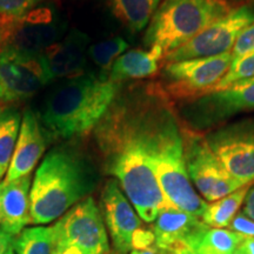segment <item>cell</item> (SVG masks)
Segmentation results:
<instances>
[{
	"mask_svg": "<svg viewBox=\"0 0 254 254\" xmlns=\"http://www.w3.org/2000/svg\"><path fill=\"white\" fill-rule=\"evenodd\" d=\"M161 86L148 84L118 93L94 128L106 172L116 178L141 220L153 222L174 208L165 198L151 164V140L161 101Z\"/></svg>",
	"mask_w": 254,
	"mask_h": 254,
	"instance_id": "1",
	"label": "cell"
},
{
	"mask_svg": "<svg viewBox=\"0 0 254 254\" xmlns=\"http://www.w3.org/2000/svg\"><path fill=\"white\" fill-rule=\"evenodd\" d=\"M97 185L88 159L72 145H62L46 154L31 185V224L47 225L87 198Z\"/></svg>",
	"mask_w": 254,
	"mask_h": 254,
	"instance_id": "2",
	"label": "cell"
},
{
	"mask_svg": "<svg viewBox=\"0 0 254 254\" xmlns=\"http://www.w3.org/2000/svg\"><path fill=\"white\" fill-rule=\"evenodd\" d=\"M122 84L94 74H79L60 82L44 101L40 120L46 132L62 139L85 135L109 111Z\"/></svg>",
	"mask_w": 254,
	"mask_h": 254,
	"instance_id": "3",
	"label": "cell"
},
{
	"mask_svg": "<svg viewBox=\"0 0 254 254\" xmlns=\"http://www.w3.org/2000/svg\"><path fill=\"white\" fill-rule=\"evenodd\" d=\"M150 155L155 178L167 201L174 208L201 218L207 202L190 180L184 154L183 128L167 95L159 107Z\"/></svg>",
	"mask_w": 254,
	"mask_h": 254,
	"instance_id": "4",
	"label": "cell"
},
{
	"mask_svg": "<svg viewBox=\"0 0 254 254\" xmlns=\"http://www.w3.org/2000/svg\"><path fill=\"white\" fill-rule=\"evenodd\" d=\"M232 9L228 0H163L146 30L145 45L166 56Z\"/></svg>",
	"mask_w": 254,
	"mask_h": 254,
	"instance_id": "5",
	"label": "cell"
},
{
	"mask_svg": "<svg viewBox=\"0 0 254 254\" xmlns=\"http://www.w3.org/2000/svg\"><path fill=\"white\" fill-rule=\"evenodd\" d=\"M53 228L52 254H106L111 251L103 214L92 196L68 209Z\"/></svg>",
	"mask_w": 254,
	"mask_h": 254,
	"instance_id": "6",
	"label": "cell"
},
{
	"mask_svg": "<svg viewBox=\"0 0 254 254\" xmlns=\"http://www.w3.org/2000/svg\"><path fill=\"white\" fill-rule=\"evenodd\" d=\"M250 111H254V78L186 100L179 112L187 128L202 133Z\"/></svg>",
	"mask_w": 254,
	"mask_h": 254,
	"instance_id": "7",
	"label": "cell"
},
{
	"mask_svg": "<svg viewBox=\"0 0 254 254\" xmlns=\"http://www.w3.org/2000/svg\"><path fill=\"white\" fill-rule=\"evenodd\" d=\"M183 139L187 173L193 187L205 201L213 202L245 186L225 170L209 148L204 133L184 127Z\"/></svg>",
	"mask_w": 254,
	"mask_h": 254,
	"instance_id": "8",
	"label": "cell"
},
{
	"mask_svg": "<svg viewBox=\"0 0 254 254\" xmlns=\"http://www.w3.org/2000/svg\"><path fill=\"white\" fill-rule=\"evenodd\" d=\"M231 53L166 63L163 68L164 84L160 85L167 97L189 100L208 93L217 86L230 68Z\"/></svg>",
	"mask_w": 254,
	"mask_h": 254,
	"instance_id": "9",
	"label": "cell"
},
{
	"mask_svg": "<svg viewBox=\"0 0 254 254\" xmlns=\"http://www.w3.org/2000/svg\"><path fill=\"white\" fill-rule=\"evenodd\" d=\"M225 170L241 185L254 183V118L233 122L205 134Z\"/></svg>",
	"mask_w": 254,
	"mask_h": 254,
	"instance_id": "10",
	"label": "cell"
},
{
	"mask_svg": "<svg viewBox=\"0 0 254 254\" xmlns=\"http://www.w3.org/2000/svg\"><path fill=\"white\" fill-rule=\"evenodd\" d=\"M253 23L254 4H245L233 8L226 15L200 32L193 39L167 53L163 62L166 64L231 53L239 34Z\"/></svg>",
	"mask_w": 254,
	"mask_h": 254,
	"instance_id": "11",
	"label": "cell"
},
{
	"mask_svg": "<svg viewBox=\"0 0 254 254\" xmlns=\"http://www.w3.org/2000/svg\"><path fill=\"white\" fill-rule=\"evenodd\" d=\"M52 81L40 53L0 50V105H15L33 97Z\"/></svg>",
	"mask_w": 254,
	"mask_h": 254,
	"instance_id": "12",
	"label": "cell"
},
{
	"mask_svg": "<svg viewBox=\"0 0 254 254\" xmlns=\"http://www.w3.org/2000/svg\"><path fill=\"white\" fill-rule=\"evenodd\" d=\"M100 211L114 251L122 254L131 252L132 237L142 227V222L116 179L105 184L100 196Z\"/></svg>",
	"mask_w": 254,
	"mask_h": 254,
	"instance_id": "13",
	"label": "cell"
},
{
	"mask_svg": "<svg viewBox=\"0 0 254 254\" xmlns=\"http://www.w3.org/2000/svg\"><path fill=\"white\" fill-rule=\"evenodd\" d=\"M63 36V28L49 17L36 18L0 17V50L14 49L40 53L57 43Z\"/></svg>",
	"mask_w": 254,
	"mask_h": 254,
	"instance_id": "14",
	"label": "cell"
},
{
	"mask_svg": "<svg viewBox=\"0 0 254 254\" xmlns=\"http://www.w3.org/2000/svg\"><path fill=\"white\" fill-rule=\"evenodd\" d=\"M207 225L195 215L178 208H167L160 212L153 221L155 246L170 251L189 249L194 251L208 230Z\"/></svg>",
	"mask_w": 254,
	"mask_h": 254,
	"instance_id": "15",
	"label": "cell"
},
{
	"mask_svg": "<svg viewBox=\"0 0 254 254\" xmlns=\"http://www.w3.org/2000/svg\"><path fill=\"white\" fill-rule=\"evenodd\" d=\"M46 145L47 132L40 117L31 109H27L23 114L20 133L5 180L12 182L31 176L33 168L43 157Z\"/></svg>",
	"mask_w": 254,
	"mask_h": 254,
	"instance_id": "16",
	"label": "cell"
},
{
	"mask_svg": "<svg viewBox=\"0 0 254 254\" xmlns=\"http://www.w3.org/2000/svg\"><path fill=\"white\" fill-rule=\"evenodd\" d=\"M88 44L90 38L87 34L74 30L44 50L41 56L51 79L72 78L81 74L90 47Z\"/></svg>",
	"mask_w": 254,
	"mask_h": 254,
	"instance_id": "17",
	"label": "cell"
},
{
	"mask_svg": "<svg viewBox=\"0 0 254 254\" xmlns=\"http://www.w3.org/2000/svg\"><path fill=\"white\" fill-rule=\"evenodd\" d=\"M31 176L0 182V230L17 237L31 224Z\"/></svg>",
	"mask_w": 254,
	"mask_h": 254,
	"instance_id": "18",
	"label": "cell"
},
{
	"mask_svg": "<svg viewBox=\"0 0 254 254\" xmlns=\"http://www.w3.org/2000/svg\"><path fill=\"white\" fill-rule=\"evenodd\" d=\"M163 50L150 47L148 50L135 49L127 51L113 63L107 79L122 84L128 80L150 78L159 69V64L164 59Z\"/></svg>",
	"mask_w": 254,
	"mask_h": 254,
	"instance_id": "19",
	"label": "cell"
},
{
	"mask_svg": "<svg viewBox=\"0 0 254 254\" xmlns=\"http://www.w3.org/2000/svg\"><path fill=\"white\" fill-rule=\"evenodd\" d=\"M163 0H107L114 17L133 33L148 26Z\"/></svg>",
	"mask_w": 254,
	"mask_h": 254,
	"instance_id": "20",
	"label": "cell"
},
{
	"mask_svg": "<svg viewBox=\"0 0 254 254\" xmlns=\"http://www.w3.org/2000/svg\"><path fill=\"white\" fill-rule=\"evenodd\" d=\"M23 116L15 105H0V182L6 176L17 145Z\"/></svg>",
	"mask_w": 254,
	"mask_h": 254,
	"instance_id": "21",
	"label": "cell"
},
{
	"mask_svg": "<svg viewBox=\"0 0 254 254\" xmlns=\"http://www.w3.org/2000/svg\"><path fill=\"white\" fill-rule=\"evenodd\" d=\"M251 185L240 187L224 198L207 204L200 218L202 222L211 228H228L231 221L245 202Z\"/></svg>",
	"mask_w": 254,
	"mask_h": 254,
	"instance_id": "22",
	"label": "cell"
},
{
	"mask_svg": "<svg viewBox=\"0 0 254 254\" xmlns=\"http://www.w3.org/2000/svg\"><path fill=\"white\" fill-rule=\"evenodd\" d=\"M53 243V225H37L24 228L17 237H14L12 246L15 254H52Z\"/></svg>",
	"mask_w": 254,
	"mask_h": 254,
	"instance_id": "23",
	"label": "cell"
},
{
	"mask_svg": "<svg viewBox=\"0 0 254 254\" xmlns=\"http://www.w3.org/2000/svg\"><path fill=\"white\" fill-rule=\"evenodd\" d=\"M245 237L228 228H211L196 246V254H234Z\"/></svg>",
	"mask_w": 254,
	"mask_h": 254,
	"instance_id": "24",
	"label": "cell"
},
{
	"mask_svg": "<svg viewBox=\"0 0 254 254\" xmlns=\"http://www.w3.org/2000/svg\"><path fill=\"white\" fill-rule=\"evenodd\" d=\"M128 49V44L122 37H114L110 39L99 41L88 47L87 55L92 62L101 69V79H107L109 72L113 63L125 53Z\"/></svg>",
	"mask_w": 254,
	"mask_h": 254,
	"instance_id": "25",
	"label": "cell"
},
{
	"mask_svg": "<svg viewBox=\"0 0 254 254\" xmlns=\"http://www.w3.org/2000/svg\"><path fill=\"white\" fill-rule=\"evenodd\" d=\"M254 78V51L232 60L230 68L221 81L212 91L221 90L237 81Z\"/></svg>",
	"mask_w": 254,
	"mask_h": 254,
	"instance_id": "26",
	"label": "cell"
},
{
	"mask_svg": "<svg viewBox=\"0 0 254 254\" xmlns=\"http://www.w3.org/2000/svg\"><path fill=\"white\" fill-rule=\"evenodd\" d=\"M43 0H0V17L21 18Z\"/></svg>",
	"mask_w": 254,
	"mask_h": 254,
	"instance_id": "27",
	"label": "cell"
},
{
	"mask_svg": "<svg viewBox=\"0 0 254 254\" xmlns=\"http://www.w3.org/2000/svg\"><path fill=\"white\" fill-rule=\"evenodd\" d=\"M252 51H254V23L247 26L239 34L231 51V55L233 59H236L246 53L252 52Z\"/></svg>",
	"mask_w": 254,
	"mask_h": 254,
	"instance_id": "28",
	"label": "cell"
},
{
	"mask_svg": "<svg viewBox=\"0 0 254 254\" xmlns=\"http://www.w3.org/2000/svg\"><path fill=\"white\" fill-rule=\"evenodd\" d=\"M228 230L236 232L245 238H254V220L247 217L243 211L238 212L231 221Z\"/></svg>",
	"mask_w": 254,
	"mask_h": 254,
	"instance_id": "29",
	"label": "cell"
},
{
	"mask_svg": "<svg viewBox=\"0 0 254 254\" xmlns=\"http://www.w3.org/2000/svg\"><path fill=\"white\" fill-rule=\"evenodd\" d=\"M155 245V238L152 228L140 227L132 237V250H145Z\"/></svg>",
	"mask_w": 254,
	"mask_h": 254,
	"instance_id": "30",
	"label": "cell"
},
{
	"mask_svg": "<svg viewBox=\"0 0 254 254\" xmlns=\"http://www.w3.org/2000/svg\"><path fill=\"white\" fill-rule=\"evenodd\" d=\"M243 212L247 217L254 220V183L251 185L249 193H247L245 202H244Z\"/></svg>",
	"mask_w": 254,
	"mask_h": 254,
	"instance_id": "31",
	"label": "cell"
},
{
	"mask_svg": "<svg viewBox=\"0 0 254 254\" xmlns=\"http://www.w3.org/2000/svg\"><path fill=\"white\" fill-rule=\"evenodd\" d=\"M234 254H254V238H244Z\"/></svg>",
	"mask_w": 254,
	"mask_h": 254,
	"instance_id": "32",
	"label": "cell"
},
{
	"mask_svg": "<svg viewBox=\"0 0 254 254\" xmlns=\"http://www.w3.org/2000/svg\"><path fill=\"white\" fill-rule=\"evenodd\" d=\"M14 237L8 234L7 232L0 230V254H6L9 247L13 244Z\"/></svg>",
	"mask_w": 254,
	"mask_h": 254,
	"instance_id": "33",
	"label": "cell"
},
{
	"mask_svg": "<svg viewBox=\"0 0 254 254\" xmlns=\"http://www.w3.org/2000/svg\"><path fill=\"white\" fill-rule=\"evenodd\" d=\"M128 254H165V251L158 249L157 246L153 245L145 250H132Z\"/></svg>",
	"mask_w": 254,
	"mask_h": 254,
	"instance_id": "34",
	"label": "cell"
},
{
	"mask_svg": "<svg viewBox=\"0 0 254 254\" xmlns=\"http://www.w3.org/2000/svg\"><path fill=\"white\" fill-rule=\"evenodd\" d=\"M165 254H196V253L194 251L189 250V249H180V250L170 251V252H165Z\"/></svg>",
	"mask_w": 254,
	"mask_h": 254,
	"instance_id": "35",
	"label": "cell"
},
{
	"mask_svg": "<svg viewBox=\"0 0 254 254\" xmlns=\"http://www.w3.org/2000/svg\"><path fill=\"white\" fill-rule=\"evenodd\" d=\"M6 254H15L14 251H13V246L9 247V250L7 251V252H6Z\"/></svg>",
	"mask_w": 254,
	"mask_h": 254,
	"instance_id": "36",
	"label": "cell"
},
{
	"mask_svg": "<svg viewBox=\"0 0 254 254\" xmlns=\"http://www.w3.org/2000/svg\"><path fill=\"white\" fill-rule=\"evenodd\" d=\"M106 254H122V253H118V252H116V251H114V252H111V251H110V252H109V253H106Z\"/></svg>",
	"mask_w": 254,
	"mask_h": 254,
	"instance_id": "37",
	"label": "cell"
}]
</instances>
